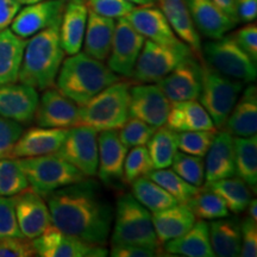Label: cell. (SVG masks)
I'll return each mask as SVG.
<instances>
[{
    "label": "cell",
    "mask_w": 257,
    "mask_h": 257,
    "mask_svg": "<svg viewBox=\"0 0 257 257\" xmlns=\"http://www.w3.org/2000/svg\"><path fill=\"white\" fill-rule=\"evenodd\" d=\"M63 59L59 23L37 32L27 42L18 80L37 91L53 87Z\"/></svg>",
    "instance_id": "obj_3"
},
{
    "label": "cell",
    "mask_w": 257,
    "mask_h": 257,
    "mask_svg": "<svg viewBox=\"0 0 257 257\" xmlns=\"http://www.w3.org/2000/svg\"><path fill=\"white\" fill-rule=\"evenodd\" d=\"M51 225L61 232L105 245L112 229L113 210L98 184L86 178L51 192L46 198Z\"/></svg>",
    "instance_id": "obj_1"
},
{
    "label": "cell",
    "mask_w": 257,
    "mask_h": 257,
    "mask_svg": "<svg viewBox=\"0 0 257 257\" xmlns=\"http://www.w3.org/2000/svg\"><path fill=\"white\" fill-rule=\"evenodd\" d=\"M36 256L41 257H105L108 250L104 245L86 242L75 236L61 232L54 225L32 239Z\"/></svg>",
    "instance_id": "obj_11"
},
{
    "label": "cell",
    "mask_w": 257,
    "mask_h": 257,
    "mask_svg": "<svg viewBox=\"0 0 257 257\" xmlns=\"http://www.w3.org/2000/svg\"><path fill=\"white\" fill-rule=\"evenodd\" d=\"M23 134V126L18 121L0 115V159L10 157L12 148Z\"/></svg>",
    "instance_id": "obj_46"
},
{
    "label": "cell",
    "mask_w": 257,
    "mask_h": 257,
    "mask_svg": "<svg viewBox=\"0 0 257 257\" xmlns=\"http://www.w3.org/2000/svg\"><path fill=\"white\" fill-rule=\"evenodd\" d=\"M153 170L154 166L147 147H134L125 157L121 180L125 185H131L135 180L148 178Z\"/></svg>",
    "instance_id": "obj_40"
},
{
    "label": "cell",
    "mask_w": 257,
    "mask_h": 257,
    "mask_svg": "<svg viewBox=\"0 0 257 257\" xmlns=\"http://www.w3.org/2000/svg\"><path fill=\"white\" fill-rule=\"evenodd\" d=\"M125 18L135 28V30L140 32L147 40L165 46L181 42L170 28L162 11L160 9L153 8L152 5L135 8L125 16Z\"/></svg>",
    "instance_id": "obj_21"
},
{
    "label": "cell",
    "mask_w": 257,
    "mask_h": 257,
    "mask_svg": "<svg viewBox=\"0 0 257 257\" xmlns=\"http://www.w3.org/2000/svg\"><path fill=\"white\" fill-rule=\"evenodd\" d=\"M40 95L37 89L25 83H6L0 86V115L18 123L34 119Z\"/></svg>",
    "instance_id": "obj_18"
},
{
    "label": "cell",
    "mask_w": 257,
    "mask_h": 257,
    "mask_svg": "<svg viewBox=\"0 0 257 257\" xmlns=\"http://www.w3.org/2000/svg\"><path fill=\"white\" fill-rule=\"evenodd\" d=\"M128 101L130 85L119 80L79 106L80 124L95 128L98 133L118 130L130 117Z\"/></svg>",
    "instance_id": "obj_4"
},
{
    "label": "cell",
    "mask_w": 257,
    "mask_h": 257,
    "mask_svg": "<svg viewBox=\"0 0 257 257\" xmlns=\"http://www.w3.org/2000/svg\"><path fill=\"white\" fill-rule=\"evenodd\" d=\"M88 10L108 18L125 17L136 8L127 0H85Z\"/></svg>",
    "instance_id": "obj_44"
},
{
    "label": "cell",
    "mask_w": 257,
    "mask_h": 257,
    "mask_svg": "<svg viewBox=\"0 0 257 257\" xmlns=\"http://www.w3.org/2000/svg\"><path fill=\"white\" fill-rule=\"evenodd\" d=\"M205 157L204 185L236 175L233 136L227 131L216 134Z\"/></svg>",
    "instance_id": "obj_22"
},
{
    "label": "cell",
    "mask_w": 257,
    "mask_h": 257,
    "mask_svg": "<svg viewBox=\"0 0 257 257\" xmlns=\"http://www.w3.org/2000/svg\"><path fill=\"white\" fill-rule=\"evenodd\" d=\"M170 108L169 99L159 85H143L130 87L128 115L146 121L154 127L166 125Z\"/></svg>",
    "instance_id": "obj_13"
},
{
    "label": "cell",
    "mask_w": 257,
    "mask_h": 257,
    "mask_svg": "<svg viewBox=\"0 0 257 257\" xmlns=\"http://www.w3.org/2000/svg\"><path fill=\"white\" fill-rule=\"evenodd\" d=\"M186 205L197 219L213 220L229 216V210L223 199L205 186H201L197 194L193 195Z\"/></svg>",
    "instance_id": "obj_37"
},
{
    "label": "cell",
    "mask_w": 257,
    "mask_h": 257,
    "mask_svg": "<svg viewBox=\"0 0 257 257\" xmlns=\"http://www.w3.org/2000/svg\"><path fill=\"white\" fill-rule=\"evenodd\" d=\"M16 217L22 234L34 239L51 225L49 208L42 195L28 187L14 195Z\"/></svg>",
    "instance_id": "obj_15"
},
{
    "label": "cell",
    "mask_w": 257,
    "mask_h": 257,
    "mask_svg": "<svg viewBox=\"0 0 257 257\" xmlns=\"http://www.w3.org/2000/svg\"><path fill=\"white\" fill-rule=\"evenodd\" d=\"M88 8L85 0H69L60 22V41L64 54L74 55L82 48Z\"/></svg>",
    "instance_id": "obj_23"
},
{
    "label": "cell",
    "mask_w": 257,
    "mask_h": 257,
    "mask_svg": "<svg viewBox=\"0 0 257 257\" xmlns=\"http://www.w3.org/2000/svg\"><path fill=\"white\" fill-rule=\"evenodd\" d=\"M154 169L169 168L178 153V133L168 126H160L147 144Z\"/></svg>",
    "instance_id": "obj_35"
},
{
    "label": "cell",
    "mask_w": 257,
    "mask_h": 257,
    "mask_svg": "<svg viewBox=\"0 0 257 257\" xmlns=\"http://www.w3.org/2000/svg\"><path fill=\"white\" fill-rule=\"evenodd\" d=\"M205 63L227 78L243 83H252L256 80V62L237 43L233 36H223L206 42L201 47Z\"/></svg>",
    "instance_id": "obj_8"
},
{
    "label": "cell",
    "mask_w": 257,
    "mask_h": 257,
    "mask_svg": "<svg viewBox=\"0 0 257 257\" xmlns=\"http://www.w3.org/2000/svg\"><path fill=\"white\" fill-rule=\"evenodd\" d=\"M243 89L242 81L227 78L205 61L201 63V91L198 99L216 127L224 126Z\"/></svg>",
    "instance_id": "obj_7"
},
{
    "label": "cell",
    "mask_w": 257,
    "mask_h": 257,
    "mask_svg": "<svg viewBox=\"0 0 257 257\" xmlns=\"http://www.w3.org/2000/svg\"><path fill=\"white\" fill-rule=\"evenodd\" d=\"M197 30L211 40L225 36L236 23L212 0H186Z\"/></svg>",
    "instance_id": "obj_24"
},
{
    "label": "cell",
    "mask_w": 257,
    "mask_h": 257,
    "mask_svg": "<svg viewBox=\"0 0 257 257\" xmlns=\"http://www.w3.org/2000/svg\"><path fill=\"white\" fill-rule=\"evenodd\" d=\"M98 134L95 128L87 125L79 124L70 127L55 154L87 178L95 176L98 170Z\"/></svg>",
    "instance_id": "obj_10"
},
{
    "label": "cell",
    "mask_w": 257,
    "mask_h": 257,
    "mask_svg": "<svg viewBox=\"0 0 257 257\" xmlns=\"http://www.w3.org/2000/svg\"><path fill=\"white\" fill-rule=\"evenodd\" d=\"M240 229V252L242 257L257 256V221L251 218H244Z\"/></svg>",
    "instance_id": "obj_48"
},
{
    "label": "cell",
    "mask_w": 257,
    "mask_h": 257,
    "mask_svg": "<svg viewBox=\"0 0 257 257\" xmlns=\"http://www.w3.org/2000/svg\"><path fill=\"white\" fill-rule=\"evenodd\" d=\"M167 126L176 133L197 130H216L210 114L197 100L170 102Z\"/></svg>",
    "instance_id": "obj_29"
},
{
    "label": "cell",
    "mask_w": 257,
    "mask_h": 257,
    "mask_svg": "<svg viewBox=\"0 0 257 257\" xmlns=\"http://www.w3.org/2000/svg\"><path fill=\"white\" fill-rule=\"evenodd\" d=\"M205 187L219 195L229 212H232L234 214H239L245 211L250 200L252 199L249 186L238 176L217 180V181L206 184Z\"/></svg>",
    "instance_id": "obj_33"
},
{
    "label": "cell",
    "mask_w": 257,
    "mask_h": 257,
    "mask_svg": "<svg viewBox=\"0 0 257 257\" xmlns=\"http://www.w3.org/2000/svg\"><path fill=\"white\" fill-rule=\"evenodd\" d=\"M172 170L188 184L201 187L205 184V162L202 157L178 152L173 159Z\"/></svg>",
    "instance_id": "obj_41"
},
{
    "label": "cell",
    "mask_w": 257,
    "mask_h": 257,
    "mask_svg": "<svg viewBox=\"0 0 257 257\" xmlns=\"http://www.w3.org/2000/svg\"><path fill=\"white\" fill-rule=\"evenodd\" d=\"M5 237H24L19 230L12 197H0V239Z\"/></svg>",
    "instance_id": "obj_45"
},
{
    "label": "cell",
    "mask_w": 257,
    "mask_h": 257,
    "mask_svg": "<svg viewBox=\"0 0 257 257\" xmlns=\"http://www.w3.org/2000/svg\"><path fill=\"white\" fill-rule=\"evenodd\" d=\"M18 161L28 179L29 187L43 198L56 189L87 178L57 154L18 159Z\"/></svg>",
    "instance_id": "obj_6"
},
{
    "label": "cell",
    "mask_w": 257,
    "mask_h": 257,
    "mask_svg": "<svg viewBox=\"0 0 257 257\" xmlns=\"http://www.w3.org/2000/svg\"><path fill=\"white\" fill-rule=\"evenodd\" d=\"M115 21L88 10L87 24L83 36V53L93 59L105 61L111 50Z\"/></svg>",
    "instance_id": "obj_28"
},
{
    "label": "cell",
    "mask_w": 257,
    "mask_h": 257,
    "mask_svg": "<svg viewBox=\"0 0 257 257\" xmlns=\"http://www.w3.org/2000/svg\"><path fill=\"white\" fill-rule=\"evenodd\" d=\"M152 220L157 239L163 245L168 240L187 232L197 218L187 205L178 202L165 210L153 212Z\"/></svg>",
    "instance_id": "obj_27"
},
{
    "label": "cell",
    "mask_w": 257,
    "mask_h": 257,
    "mask_svg": "<svg viewBox=\"0 0 257 257\" xmlns=\"http://www.w3.org/2000/svg\"><path fill=\"white\" fill-rule=\"evenodd\" d=\"M157 85L170 102L198 100L201 91V63L189 57L161 79Z\"/></svg>",
    "instance_id": "obj_17"
},
{
    "label": "cell",
    "mask_w": 257,
    "mask_h": 257,
    "mask_svg": "<svg viewBox=\"0 0 257 257\" xmlns=\"http://www.w3.org/2000/svg\"><path fill=\"white\" fill-rule=\"evenodd\" d=\"M192 56V49L182 41L165 46L146 40L135 64L133 78L142 83L159 82L180 63Z\"/></svg>",
    "instance_id": "obj_9"
},
{
    "label": "cell",
    "mask_w": 257,
    "mask_h": 257,
    "mask_svg": "<svg viewBox=\"0 0 257 257\" xmlns=\"http://www.w3.org/2000/svg\"><path fill=\"white\" fill-rule=\"evenodd\" d=\"M212 2L219 8L225 15L229 16L231 21L234 23H238V18H237V11H236V3L237 0H212Z\"/></svg>",
    "instance_id": "obj_53"
},
{
    "label": "cell",
    "mask_w": 257,
    "mask_h": 257,
    "mask_svg": "<svg viewBox=\"0 0 257 257\" xmlns=\"http://www.w3.org/2000/svg\"><path fill=\"white\" fill-rule=\"evenodd\" d=\"M110 255L113 257H154L159 250L136 244H111Z\"/></svg>",
    "instance_id": "obj_50"
},
{
    "label": "cell",
    "mask_w": 257,
    "mask_h": 257,
    "mask_svg": "<svg viewBox=\"0 0 257 257\" xmlns=\"http://www.w3.org/2000/svg\"><path fill=\"white\" fill-rule=\"evenodd\" d=\"M119 80L102 61L79 51L63 61L55 81L57 91L81 106Z\"/></svg>",
    "instance_id": "obj_2"
},
{
    "label": "cell",
    "mask_w": 257,
    "mask_h": 257,
    "mask_svg": "<svg viewBox=\"0 0 257 257\" xmlns=\"http://www.w3.org/2000/svg\"><path fill=\"white\" fill-rule=\"evenodd\" d=\"M36 256L32 239L27 237H5L0 239V257Z\"/></svg>",
    "instance_id": "obj_47"
},
{
    "label": "cell",
    "mask_w": 257,
    "mask_h": 257,
    "mask_svg": "<svg viewBox=\"0 0 257 257\" xmlns=\"http://www.w3.org/2000/svg\"><path fill=\"white\" fill-rule=\"evenodd\" d=\"M98 135V174L106 185L123 179L124 161L128 148L121 143L117 130H106Z\"/></svg>",
    "instance_id": "obj_19"
},
{
    "label": "cell",
    "mask_w": 257,
    "mask_h": 257,
    "mask_svg": "<svg viewBox=\"0 0 257 257\" xmlns=\"http://www.w3.org/2000/svg\"><path fill=\"white\" fill-rule=\"evenodd\" d=\"M225 131L234 137L255 136L257 133V91L250 85L237 99L224 124Z\"/></svg>",
    "instance_id": "obj_26"
},
{
    "label": "cell",
    "mask_w": 257,
    "mask_h": 257,
    "mask_svg": "<svg viewBox=\"0 0 257 257\" xmlns=\"http://www.w3.org/2000/svg\"><path fill=\"white\" fill-rule=\"evenodd\" d=\"M217 130H197L178 133V148L188 155L205 157Z\"/></svg>",
    "instance_id": "obj_42"
},
{
    "label": "cell",
    "mask_w": 257,
    "mask_h": 257,
    "mask_svg": "<svg viewBox=\"0 0 257 257\" xmlns=\"http://www.w3.org/2000/svg\"><path fill=\"white\" fill-rule=\"evenodd\" d=\"M165 250L173 255L186 257H213L210 243L208 223L197 219L193 226L182 236L170 239L165 244Z\"/></svg>",
    "instance_id": "obj_30"
},
{
    "label": "cell",
    "mask_w": 257,
    "mask_h": 257,
    "mask_svg": "<svg viewBox=\"0 0 257 257\" xmlns=\"http://www.w3.org/2000/svg\"><path fill=\"white\" fill-rule=\"evenodd\" d=\"M160 6L162 14L173 29L180 41L191 48L193 53L201 55V38L195 28L189 14L186 0H155Z\"/></svg>",
    "instance_id": "obj_25"
},
{
    "label": "cell",
    "mask_w": 257,
    "mask_h": 257,
    "mask_svg": "<svg viewBox=\"0 0 257 257\" xmlns=\"http://www.w3.org/2000/svg\"><path fill=\"white\" fill-rule=\"evenodd\" d=\"M234 169L236 175L249 187L257 185V137H234Z\"/></svg>",
    "instance_id": "obj_34"
},
{
    "label": "cell",
    "mask_w": 257,
    "mask_h": 257,
    "mask_svg": "<svg viewBox=\"0 0 257 257\" xmlns=\"http://www.w3.org/2000/svg\"><path fill=\"white\" fill-rule=\"evenodd\" d=\"M211 248L214 256L237 257L240 252V229L232 219H213L208 223Z\"/></svg>",
    "instance_id": "obj_32"
},
{
    "label": "cell",
    "mask_w": 257,
    "mask_h": 257,
    "mask_svg": "<svg viewBox=\"0 0 257 257\" xmlns=\"http://www.w3.org/2000/svg\"><path fill=\"white\" fill-rule=\"evenodd\" d=\"M111 244H136L159 250L161 244L154 230L152 212L140 204L133 194L117 200Z\"/></svg>",
    "instance_id": "obj_5"
},
{
    "label": "cell",
    "mask_w": 257,
    "mask_h": 257,
    "mask_svg": "<svg viewBox=\"0 0 257 257\" xmlns=\"http://www.w3.org/2000/svg\"><path fill=\"white\" fill-rule=\"evenodd\" d=\"M66 0H43L19 10L11 23V31L22 38H29L54 24H59Z\"/></svg>",
    "instance_id": "obj_16"
},
{
    "label": "cell",
    "mask_w": 257,
    "mask_h": 257,
    "mask_svg": "<svg viewBox=\"0 0 257 257\" xmlns=\"http://www.w3.org/2000/svg\"><path fill=\"white\" fill-rule=\"evenodd\" d=\"M133 195L150 212L165 210L178 204L172 195L149 178H140L131 184Z\"/></svg>",
    "instance_id": "obj_36"
},
{
    "label": "cell",
    "mask_w": 257,
    "mask_h": 257,
    "mask_svg": "<svg viewBox=\"0 0 257 257\" xmlns=\"http://www.w3.org/2000/svg\"><path fill=\"white\" fill-rule=\"evenodd\" d=\"M21 6L17 0H0V31L11 25Z\"/></svg>",
    "instance_id": "obj_51"
},
{
    "label": "cell",
    "mask_w": 257,
    "mask_h": 257,
    "mask_svg": "<svg viewBox=\"0 0 257 257\" xmlns=\"http://www.w3.org/2000/svg\"><path fill=\"white\" fill-rule=\"evenodd\" d=\"M239 47L251 57L252 61H257V27L250 23L236 32L233 36Z\"/></svg>",
    "instance_id": "obj_49"
},
{
    "label": "cell",
    "mask_w": 257,
    "mask_h": 257,
    "mask_svg": "<svg viewBox=\"0 0 257 257\" xmlns=\"http://www.w3.org/2000/svg\"><path fill=\"white\" fill-rule=\"evenodd\" d=\"M144 38L125 17L115 22L107 67L119 76H133L135 64L142 50Z\"/></svg>",
    "instance_id": "obj_12"
},
{
    "label": "cell",
    "mask_w": 257,
    "mask_h": 257,
    "mask_svg": "<svg viewBox=\"0 0 257 257\" xmlns=\"http://www.w3.org/2000/svg\"><path fill=\"white\" fill-rule=\"evenodd\" d=\"M127 2L133 3L134 5L147 6V5H153L154 3H155V0H127Z\"/></svg>",
    "instance_id": "obj_55"
},
{
    "label": "cell",
    "mask_w": 257,
    "mask_h": 257,
    "mask_svg": "<svg viewBox=\"0 0 257 257\" xmlns=\"http://www.w3.org/2000/svg\"><path fill=\"white\" fill-rule=\"evenodd\" d=\"M25 44V38L17 36L11 29L0 31V86L18 81Z\"/></svg>",
    "instance_id": "obj_31"
},
{
    "label": "cell",
    "mask_w": 257,
    "mask_h": 257,
    "mask_svg": "<svg viewBox=\"0 0 257 257\" xmlns=\"http://www.w3.org/2000/svg\"><path fill=\"white\" fill-rule=\"evenodd\" d=\"M21 5H31V4H35V3H40V2H43V0H17Z\"/></svg>",
    "instance_id": "obj_56"
},
{
    "label": "cell",
    "mask_w": 257,
    "mask_h": 257,
    "mask_svg": "<svg viewBox=\"0 0 257 257\" xmlns=\"http://www.w3.org/2000/svg\"><path fill=\"white\" fill-rule=\"evenodd\" d=\"M68 133V128L53 127H31L22 134L19 140L12 148L10 157L12 159H27L55 154Z\"/></svg>",
    "instance_id": "obj_20"
},
{
    "label": "cell",
    "mask_w": 257,
    "mask_h": 257,
    "mask_svg": "<svg viewBox=\"0 0 257 257\" xmlns=\"http://www.w3.org/2000/svg\"><path fill=\"white\" fill-rule=\"evenodd\" d=\"M236 11L238 22L252 23L257 17V0H237Z\"/></svg>",
    "instance_id": "obj_52"
},
{
    "label": "cell",
    "mask_w": 257,
    "mask_h": 257,
    "mask_svg": "<svg viewBox=\"0 0 257 257\" xmlns=\"http://www.w3.org/2000/svg\"><path fill=\"white\" fill-rule=\"evenodd\" d=\"M29 187L18 159H0V197H14Z\"/></svg>",
    "instance_id": "obj_39"
},
{
    "label": "cell",
    "mask_w": 257,
    "mask_h": 257,
    "mask_svg": "<svg viewBox=\"0 0 257 257\" xmlns=\"http://www.w3.org/2000/svg\"><path fill=\"white\" fill-rule=\"evenodd\" d=\"M246 208H248V212H249V218H251L252 220L257 221V201H256V199H251Z\"/></svg>",
    "instance_id": "obj_54"
},
{
    "label": "cell",
    "mask_w": 257,
    "mask_h": 257,
    "mask_svg": "<svg viewBox=\"0 0 257 257\" xmlns=\"http://www.w3.org/2000/svg\"><path fill=\"white\" fill-rule=\"evenodd\" d=\"M156 128L147 124L146 121L128 117V119L118 131V136L126 148L146 147Z\"/></svg>",
    "instance_id": "obj_43"
},
{
    "label": "cell",
    "mask_w": 257,
    "mask_h": 257,
    "mask_svg": "<svg viewBox=\"0 0 257 257\" xmlns=\"http://www.w3.org/2000/svg\"><path fill=\"white\" fill-rule=\"evenodd\" d=\"M34 119L38 126L70 128L80 124L79 106L57 88H47L38 100Z\"/></svg>",
    "instance_id": "obj_14"
},
{
    "label": "cell",
    "mask_w": 257,
    "mask_h": 257,
    "mask_svg": "<svg viewBox=\"0 0 257 257\" xmlns=\"http://www.w3.org/2000/svg\"><path fill=\"white\" fill-rule=\"evenodd\" d=\"M148 178L166 189L180 204H187L189 199L197 194V192L200 189V187L188 184L184 179L180 178L174 170L168 168L154 169L148 175Z\"/></svg>",
    "instance_id": "obj_38"
}]
</instances>
